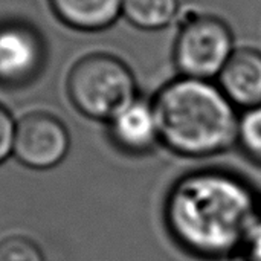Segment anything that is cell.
<instances>
[{
	"label": "cell",
	"instance_id": "6da1fadb",
	"mask_svg": "<svg viewBox=\"0 0 261 261\" xmlns=\"http://www.w3.org/2000/svg\"><path fill=\"white\" fill-rule=\"evenodd\" d=\"M258 217L251 187L223 170L180 177L165 200V220L176 242L202 258L237 252Z\"/></svg>",
	"mask_w": 261,
	"mask_h": 261
},
{
	"label": "cell",
	"instance_id": "7a4b0ae2",
	"mask_svg": "<svg viewBox=\"0 0 261 261\" xmlns=\"http://www.w3.org/2000/svg\"><path fill=\"white\" fill-rule=\"evenodd\" d=\"M161 144L184 158H211L237 145L240 110L216 81L176 75L151 98Z\"/></svg>",
	"mask_w": 261,
	"mask_h": 261
},
{
	"label": "cell",
	"instance_id": "3957f363",
	"mask_svg": "<svg viewBox=\"0 0 261 261\" xmlns=\"http://www.w3.org/2000/svg\"><path fill=\"white\" fill-rule=\"evenodd\" d=\"M66 92L83 116L106 124L139 96L132 67L107 52H92L76 60L67 73Z\"/></svg>",
	"mask_w": 261,
	"mask_h": 261
},
{
	"label": "cell",
	"instance_id": "277c9868",
	"mask_svg": "<svg viewBox=\"0 0 261 261\" xmlns=\"http://www.w3.org/2000/svg\"><path fill=\"white\" fill-rule=\"evenodd\" d=\"M236 49L226 20L210 12H188L177 21L171 60L180 76L216 81Z\"/></svg>",
	"mask_w": 261,
	"mask_h": 261
},
{
	"label": "cell",
	"instance_id": "5b68a950",
	"mask_svg": "<svg viewBox=\"0 0 261 261\" xmlns=\"http://www.w3.org/2000/svg\"><path fill=\"white\" fill-rule=\"evenodd\" d=\"M70 148L66 124L47 112H29L17 119L12 156L32 170H50L60 165Z\"/></svg>",
	"mask_w": 261,
	"mask_h": 261
},
{
	"label": "cell",
	"instance_id": "8992f818",
	"mask_svg": "<svg viewBox=\"0 0 261 261\" xmlns=\"http://www.w3.org/2000/svg\"><path fill=\"white\" fill-rule=\"evenodd\" d=\"M46 63L41 34L24 21L0 24V84L21 87L32 83Z\"/></svg>",
	"mask_w": 261,
	"mask_h": 261
},
{
	"label": "cell",
	"instance_id": "52a82bcc",
	"mask_svg": "<svg viewBox=\"0 0 261 261\" xmlns=\"http://www.w3.org/2000/svg\"><path fill=\"white\" fill-rule=\"evenodd\" d=\"M112 144L127 154H147L161 144L159 124L151 98L141 95L107 122Z\"/></svg>",
	"mask_w": 261,
	"mask_h": 261
},
{
	"label": "cell",
	"instance_id": "ba28073f",
	"mask_svg": "<svg viewBox=\"0 0 261 261\" xmlns=\"http://www.w3.org/2000/svg\"><path fill=\"white\" fill-rule=\"evenodd\" d=\"M216 83L242 112L261 104V50L242 46L234 50Z\"/></svg>",
	"mask_w": 261,
	"mask_h": 261
},
{
	"label": "cell",
	"instance_id": "9c48e42d",
	"mask_svg": "<svg viewBox=\"0 0 261 261\" xmlns=\"http://www.w3.org/2000/svg\"><path fill=\"white\" fill-rule=\"evenodd\" d=\"M54 15L67 28L101 32L122 17V0H47Z\"/></svg>",
	"mask_w": 261,
	"mask_h": 261
},
{
	"label": "cell",
	"instance_id": "30bf717a",
	"mask_svg": "<svg viewBox=\"0 0 261 261\" xmlns=\"http://www.w3.org/2000/svg\"><path fill=\"white\" fill-rule=\"evenodd\" d=\"M180 0H122V17L136 29L156 32L179 21Z\"/></svg>",
	"mask_w": 261,
	"mask_h": 261
},
{
	"label": "cell",
	"instance_id": "8fae6325",
	"mask_svg": "<svg viewBox=\"0 0 261 261\" xmlns=\"http://www.w3.org/2000/svg\"><path fill=\"white\" fill-rule=\"evenodd\" d=\"M237 145L251 161L261 164V104L240 112Z\"/></svg>",
	"mask_w": 261,
	"mask_h": 261
},
{
	"label": "cell",
	"instance_id": "7c38bea8",
	"mask_svg": "<svg viewBox=\"0 0 261 261\" xmlns=\"http://www.w3.org/2000/svg\"><path fill=\"white\" fill-rule=\"evenodd\" d=\"M0 261H44V255L31 239L9 236L0 242Z\"/></svg>",
	"mask_w": 261,
	"mask_h": 261
},
{
	"label": "cell",
	"instance_id": "4fadbf2b",
	"mask_svg": "<svg viewBox=\"0 0 261 261\" xmlns=\"http://www.w3.org/2000/svg\"><path fill=\"white\" fill-rule=\"evenodd\" d=\"M15 125L17 119L3 104H0V165L12 156Z\"/></svg>",
	"mask_w": 261,
	"mask_h": 261
},
{
	"label": "cell",
	"instance_id": "5bb4252c",
	"mask_svg": "<svg viewBox=\"0 0 261 261\" xmlns=\"http://www.w3.org/2000/svg\"><path fill=\"white\" fill-rule=\"evenodd\" d=\"M236 254V261H261V216L257 217L248 237Z\"/></svg>",
	"mask_w": 261,
	"mask_h": 261
}]
</instances>
